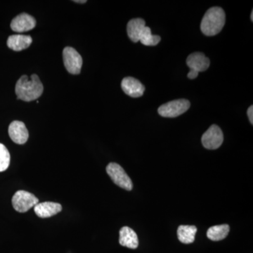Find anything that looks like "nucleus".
<instances>
[{
  "mask_svg": "<svg viewBox=\"0 0 253 253\" xmlns=\"http://www.w3.org/2000/svg\"><path fill=\"white\" fill-rule=\"evenodd\" d=\"M15 91L18 99L24 101H34L42 94V83L37 75H32L31 79L27 76H23L16 83Z\"/></svg>",
  "mask_w": 253,
  "mask_h": 253,
  "instance_id": "f257e3e1",
  "label": "nucleus"
},
{
  "mask_svg": "<svg viewBox=\"0 0 253 253\" xmlns=\"http://www.w3.org/2000/svg\"><path fill=\"white\" fill-rule=\"evenodd\" d=\"M226 15L220 7H212L205 14L201 23V30L206 36L217 35L225 24Z\"/></svg>",
  "mask_w": 253,
  "mask_h": 253,
  "instance_id": "f03ea898",
  "label": "nucleus"
},
{
  "mask_svg": "<svg viewBox=\"0 0 253 253\" xmlns=\"http://www.w3.org/2000/svg\"><path fill=\"white\" fill-rule=\"evenodd\" d=\"M106 172L116 185L126 191L132 189V181L120 165L116 163H109L106 167Z\"/></svg>",
  "mask_w": 253,
  "mask_h": 253,
  "instance_id": "7ed1b4c3",
  "label": "nucleus"
},
{
  "mask_svg": "<svg viewBox=\"0 0 253 253\" xmlns=\"http://www.w3.org/2000/svg\"><path fill=\"white\" fill-rule=\"evenodd\" d=\"M190 102L186 99H177L163 104L158 109V113L164 118H176L187 111Z\"/></svg>",
  "mask_w": 253,
  "mask_h": 253,
  "instance_id": "20e7f679",
  "label": "nucleus"
},
{
  "mask_svg": "<svg viewBox=\"0 0 253 253\" xmlns=\"http://www.w3.org/2000/svg\"><path fill=\"white\" fill-rule=\"evenodd\" d=\"M39 204V200L35 195L28 191L20 190L12 198L13 207L18 212H26Z\"/></svg>",
  "mask_w": 253,
  "mask_h": 253,
  "instance_id": "39448f33",
  "label": "nucleus"
},
{
  "mask_svg": "<svg viewBox=\"0 0 253 253\" xmlns=\"http://www.w3.org/2000/svg\"><path fill=\"white\" fill-rule=\"evenodd\" d=\"M63 59L68 73L73 75L81 73L83 59L76 49L70 46L65 48L63 51Z\"/></svg>",
  "mask_w": 253,
  "mask_h": 253,
  "instance_id": "423d86ee",
  "label": "nucleus"
},
{
  "mask_svg": "<svg viewBox=\"0 0 253 253\" xmlns=\"http://www.w3.org/2000/svg\"><path fill=\"white\" fill-rule=\"evenodd\" d=\"M201 141L207 149L215 150L220 147L224 141V135L220 127L216 125L210 126L203 135Z\"/></svg>",
  "mask_w": 253,
  "mask_h": 253,
  "instance_id": "0eeeda50",
  "label": "nucleus"
},
{
  "mask_svg": "<svg viewBox=\"0 0 253 253\" xmlns=\"http://www.w3.org/2000/svg\"><path fill=\"white\" fill-rule=\"evenodd\" d=\"M9 135L17 144H24L28 141V131L26 125L21 121H13L9 126Z\"/></svg>",
  "mask_w": 253,
  "mask_h": 253,
  "instance_id": "6e6552de",
  "label": "nucleus"
},
{
  "mask_svg": "<svg viewBox=\"0 0 253 253\" xmlns=\"http://www.w3.org/2000/svg\"><path fill=\"white\" fill-rule=\"evenodd\" d=\"M186 64L190 70L199 73L207 71L210 64H211V61L203 53L195 52L188 56L187 59H186Z\"/></svg>",
  "mask_w": 253,
  "mask_h": 253,
  "instance_id": "1a4fd4ad",
  "label": "nucleus"
},
{
  "mask_svg": "<svg viewBox=\"0 0 253 253\" xmlns=\"http://www.w3.org/2000/svg\"><path fill=\"white\" fill-rule=\"evenodd\" d=\"M36 21L33 16L28 14H21L16 16L11 23V28L17 33L31 31L36 27Z\"/></svg>",
  "mask_w": 253,
  "mask_h": 253,
  "instance_id": "9d476101",
  "label": "nucleus"
},
{
  "mask_svg": "<svg viewBox=\"0 0 253 253\" xmlns=\"http://www.w3.org/2000/svg\"><path fill=\"white\" fill-rule=\"evenodd\" d=\"M121 87L126 95L133 98L141 97L145 91V86L141 82L131 77L125 78L121 83Z\"/></svg>",
  "mask_w": 253,
  "mask_h": 253,
  "instance_id": "9b49d317",
  "label": "nucleus"
},
{
  "mask_svg": "<svg viewBox=\"0 0 253 253\" xmlns=\"http://www.w3.org/2000/svg\"><path fill=\"white\" fill-rule=\"evenodd\" d=\"M62 211V206L58 203L44 202L38 204L34 207L37 215L41 218L52 217Z\"/></svg>",
  "mask_w": 253,
  "mask_h": 253,
  "instance_id": "f8f14e48",
  "label": "nucleus"
},
{
  "mask_svg": "<svg viewBox=\"0 0 253 253\" xmlns=\"http://www.w3.org/2000/svg\"><path fill=\"white\" fill-rule=\"evenodd\" d=\"M120 244L128 249H136L139 246V239L135 231L128 226H124L120 230Z\"/></svg>",
  "mask_w": 253,
  "mask_h": 253,
  "instance_id": "ddd939ff",
  "label": "nucleus"
},
{
  "mask_svg": "<svg viewBox=\"0 0 253 253\" xmlns=\"http://www.w3.org/2000/svg\"><path fill=\"white\" fill-rule=\"evenodd\" d=\"M145 27H146V23L142 18H134L130 20L126 26V31L129 39L133 42H139Z\"/></svg>",
  "mask_w": 253,
  "mask_h": 253,
  "instance_id": "4468645a",
  "label": "nucleus"
},
{
  "mask_svg": "<svg viewBox=\"0 0 253 253\" xmlns=\"http://www.w3.org/2000/svg\"><path fill=\"white\" fill-rule=\"evenodd\" d=\"M33 39L31 36L23 35H13L7 40V46L14 51H19L27 49L32 44Z\"/></svg>",
  "mask_w": 253,
  "mask_h": 253,
  "instance_id": "2eb2a0df",
  "label": "nucleus"
},
{
  "mask_svg": "<svg viewBox=\"0 0 253 253\" xmlns=\"http://www.w3.org/2000/svg\"><path fill=\"white\" fill-rule=\"evenodd\" d=\"M196 232L197 228L195 226L180 225L177 229L178 239L183 244H192L194 242Z\"/></svg>",
  "mask_w": 253,
  "mask_h": 253,
  "instance_id": "dca6fc26",
  "label": "nucleus"
},
{
  "mask_svg": "<svg viewBox=\"0 0 253 253\" xmlns=\"http://www.w3.org/2000/svg\"><path fill=\"white\" fill-rule=\"evenodd\" d=\"M229 226L228 224L213 226L208 229V239L213 241H219L225 239L229 233Z\"/></svg>",
  "mask_w": 253,
  "mask_h": 253,
  "instance_id": "f3484780",
  "label": "nucleus"
},
{
  "mask_svg": "<svg viewBox=\"0 0 253 253\" xmlns=\"http://www.w3.org/2000/svg\"><path fill=\"white\" fill-rule=\"evenodd\" d=\"M161 41V37L154 36L151 33V28L146 26L140 38L141 44L145 46H156Z\"/></svg>",
  "mask_w": 253,
  "mask_h": 253,
  "instance_id": "a211bd4d",
  "label": "nucleus"
},
{
  "mask_svg": "<svg viewBox=\"0 0 253 253\" xmlns=\"http://www.w3.org/2000/svg\"><path fill=\"white\" fill-rule=\"evenodd\" d=\"M10 154L4 144H0V172L8 169L10 164Z\"/></svg>",
  "mask_w": 253,
  "mask_h": 253,
  "instance_id": "6ab92c4d",
  "label": "nucleus"
},
{
  "mask_svg": "<svg viewBox=\"0 0 253 253\" xmlns=\"http://www.w3.org/2000/svg\"><path fill=\"white\" fill-rule=\"evenodd\" d=\"M248 116L250 120V122L251 124H253V106H250L249 110H248Z\"/></svg>",
  "mask_w": 253,
  "mask_h": 253,
  "instance_id": "aec40b11",
  "label": "nucleus"
},
{
  "mask_svg": "<svg viewBox=\"0 0 253 253\" xmlns=\"http://www.w3.org/2000/svg\"><path fill=\"white\" fill-rule=\"evenodd\" d=\"M199 76V73L196 72V71H192V70H190L189 73H188V78L189 79H195Z\"/></svg>",
  "mask_w": 253,
  "mask_h": 253,
  "instance_id": "412c9836",
  "label": "nucleus"
},
{
  "mask_svg": "<svg viewBox=\"0 0 253 253\" xmlns=\"http://www.w3.org/2000/svg\"><path fill=\"white\" fill-rule=\"evenodd\" d=\"M76 3H85L86 2V1L85 0H84V1H74Z\"/></svg>",
  "mask_w": 253,
  "mask_h": 253,
  "instance_id": "4be33fe9",
  "label": "nucleus"
},
{
  "mask_svg": "<svg viewBox=\"0 0 253 253\" xmlns=\"http://www.w3.org/2000/svg\"><path fill=\"white\" fill-rule=\"evenodd\" d=\"M251 21H253V11H252V13H251Z\"/></svg>",
  "mask_w": 253,
  "mask_h": 253,
  "instance_id": "5701e85b",
  "label": "nucleus"
}]
</instances>
